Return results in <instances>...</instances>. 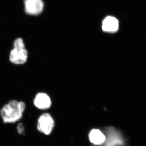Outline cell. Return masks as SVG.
<instances>
[{
    "label": "cell",
    "instance_id": "1",
    "mask_svg": "<svg viewBox=\"0 0 146 146\" xmlns=\"http://www.w3.org/2000/svg\"><path fill=\"white\" fill-rule=\"evenodd\" d=\"M25 108L24 102L10 100L0 110V116L5 123H13L23 118Z\"/></svg>",
    "mask_w": 146,
    "mask_h": 146
},
{
    "label": "cell",
    "instance_id": "2",
    "mask_svg": "<svg viewBox=\"0 0 146 146\" xmlns=\"http://www.w3.org/2000/svg\"><path fill=\"white\" fill-rule=\"evenodd\" d=\"M54 121L49 113H45L39 117L37 121V130L46 135H49L54 127Z\"/></svg>",
    "mask_w": 146,
    "mask_h": 146
},
{
    "label": "cell",
    "instance_id": "3",
    "mask_svg": "<svg viewBox=\"0 0 146 146\" xmlns=\"http://www.w3.org/2000/svg\"><path fill=\"white\" fill-rule=\"evenodd\" d=\"M28 56V52L26 49L18 50L13 48L9 53V61L14 65H23L27 61Z\"/></svg>",
    "mask_w": 146,
    "mask_h": 146
},
{
    "label": "cell",
    "instance_id": "4",
    "mask_svg": "<svg viewBox=\"0 0 146 146\" xmlns=\"http://www.w3.org/2000/svg\"><path fill=\"white\" fill-rule=\"evenodd\" d=\"M24 5L26 13L30 15H39L44 9V3L42 0H25Z\"/></svg>",
    "mask_w": 146,
    "mask_h": 146
},
{
    "label": "cell",
    "instance_id": "5",
    "mask_svg": "<svg viewBox=\"0 0 146 146\" xmlns=\"http://www.w3.org/2000/svg\"><path fill=\"white\" fill-rule=\"evenodd\" d=\"M35 107L41 110H46L50 107L51 100L49 96L44 92H39L36 94L33 101Z\"/></svg>",
    "mask_w": 146,
    "mask_h": 146
},
{
    "label": "cell",
    "instance_id": "6",
    "mask_svg": "<svg viewBox=\"0 0 146 146\" xmlns=\"http://www.w3.org/2000/svg\"><path fill=\"white\" fill-rule=\"evenodd\" d=\"M119 28V21L113 16H107L103 21L102 29L104 31L107 33H115L117 31Z\"/></svg>",
    "mask_w": 146,
    "mask_h": 146
},
{
    "label": "cell",
    "instance_id": "7",
    "mask_svg": "<svg viewBox=\"0 0 146 146\" xmlns=\"http://www.w3.org/2000/svg\"><path fill=\"white\" fill-rule=\"evenodd\" d=\"M89 138L91 143L96 145H101L106 140V137L104 133L98 129L91 131L89 133Z\"/></svg>",
    "mask_w": 146,
    "mask_h": 146
},
{
    "label": "cell",
    "instance_id": "8",
    "mask_svg": "<svg viewBox=\"0 0 146 146\" xmlns=\"http://www.w3.org/2000/svg\"><path fill=\"white\" fill-rule=\"evenodd\" d=\"M13 48L18 50L25 48V46L23 39L21 38L15 39L13 43Z\"/></svg>",
    "mask_w": 146,
    "mask_h": 146
},
{
    "label": "cell",
    "instance_id": "9",
    "mask_svg": "<svg viewBox=\"0 0 146 146\" xmlns=\"http://www.w3.org/2000/svg\"><path fill=\"white\" fill-rule=\"evenodd\" d=\"M17 130H18V133L20 134H22L24 133L25 129H24V126L22 124L20 123L17 126Z\"/></svg>",
    "mask_w": 146,
    "mask_h": 146
}]
</instances>
